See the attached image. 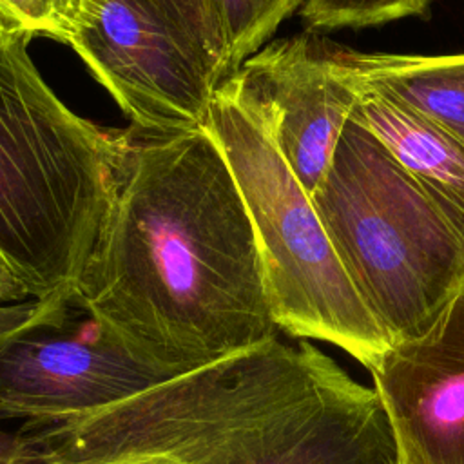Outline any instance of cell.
<instances>
[{"instance_id": "1", "label": "cell", "mask_w": 464, "mask_h": 464, "mask_svg": "<svg viewBox=\"0 0 464 464\" xmlns=\"http://www.w3.org/2000/svg\"><path fill=\"white\" fill-rule=\"evenodd\" d=\"M129 129L76 295L174 377L279 337L256 230L212 134Z\"/></svg>"}, {"instance_id": "2", "label": "cell", "mask_w": 464, "mask_h": 464, "mask_svg": "<svg viewBox=\"0 0 464 464\" xmlns=\"http://www.w3.org/2000/svg\"><path fill=\"white\" fill-rule=\"evenodd\" d=\"M13 440L40 464H399L375 390L279 337Z\"/></svg>"}, {"instance_id": "3", "label": "cell", "mask_w": 464, "mask_h": 464, "mask_svg": "<svg viewBox=\"0 0 464 464\" xmlns=\"http://www.w3.org/2000/svg\"><path fill=\"white\" fill-rule=\"evenodd\" d=\"M27 36H0V257L33 299L74 292L130 129L105 130L45 83Z\"/></svg>"}, {"instance_id": "4", "label": "cell", "mask_w": 464, "mask_h": 464, "mask_svg": "<svg viewBox=\"0 0 464 464\" xmlns=\"http://www.w3.org/2000/svg\"><path fill=\"white\" fill-rule=\"evenodd\" d=\"M312 201L390 344L424 334L462 288L464 227L352 118Z\"/></svg>"}, {"instance_id": "5", "label": "cell", "mask_w": 464, "mask_h": 464, "mask_svg": "<svg viewBox=\"0 0 464 464\" xmlns=\"http://www.w3.org/2000/svg\"><path fill=\"white\" fill-rule=\"evenodd\" d=\"M207 130L228 161L248 208L279 332L330 343L370 368L390 339L350 281L312 196L265 125L219 85Z\"/></svg>"}, {"instance_id": "6", "label": "cell", "mask_w": 464, "mask_h": 464, "mask_svg": "<svg viewBox=\"0 0 464 464\" xmlns=\"http://www.w3.org/2000/svg\"><path fill=\"white\" fill-rule=\"evenodd\" d=\"M172 377L140 357L76 292L38 299L27 321L0 335V420L65 422Z\"/></svg>"}, {"instance_id": "7", "label": "cell", "mask_w": 464, "mask_h": 464, "mask_svg": "<svg viewBox=\"0 0 464 464\" xmlns=\"http://www.w3.org/2000/svg\"><path fill=\"white\" fill-rule=\"evenodd\" d=\"M141 134L207 127L218 80L129 0H87L69 42Z\"/></svg>"}, {"instance_id": "8", "label": "cell", "mask_w": 464, "mask_h": 464, "mask_svg": "<svg viewBox=\"0 0 464 464\" xmlns=\"http://www.w3.org/2000/svg\"><path fill=\"white\" fill-rule=\"evenodd\" d=\"M221 85L259 118L312 196L357 100L355 87L334 65L326 40L312 34L272 40Z\"/></svg>"}, {"instance_id": "9", "label": "cell", "mask_w": 464, "mask_h": 464, "mask_svg": "<svg viewBox=\"0 0 464 464\" xmlns=\"http://www.w3.org/2000/svg\"><path fill=\"white\" fill-rule=\"evenodd\" d=\"M399 464H464V285L420 335L368 368Z\"/></svg>"}, {"instance_id": "10", "label": "cell", "mask_w": 464, "mask_h": 464, "mask_svg": "<svg viewBox=\"0 0 464 464\" xmlns=\"http://www.w3.org/2000/svg\"><path fill=\"white\" fill-rule=\"evenodd\" d=\"M355 91L357 100L350 118L373 134L393 160L464 227V143L386 92L364 87Z\"/></svg>"}, {"instance_id": "11", "label": "cell", "mask_w": 464, "mask_h": 464, "mask_svg": "<svg viewBox=\"0 0 464 464\" xmlns=\"http://www.w3.org/2000/svg\"><path fill=\"white\" fill-rule=\"evenodd\" d=\"M326 49L352 85L375 89L408 103L464 143V53H366L328 40Z\"/></svg>"}, {"instance_id": "12", "label": "cell", "mask_w": 464, "mask_h": 464, "mask_svg": "<svg viewBox=\"0 0 464 464\" xmlns=\"http://www.w3.org/2000/svg\"><path fill=\"white\" fill-rule=\"evenodd\" d=\"M178 40L221 85L228 76L227 42L216 0H129Z\"/></svg>"}, {"instance_id": "13", "label": "cell", "mask_w": 464, "mask_h": 464, "mask_svg": "<svg viewBox=\"0 0 464 464\" xmlns=\"http://www.w3.org/2000/svg\"><path fill=\"white\" fill-rule=\"evenodd\" d=\"M306 0H216L230 74L274 36L277 27Z\"/></svg>"}, {"instance_id": "14", "label": "cell", "mask_w": 464, "mask_h": 464, "mask_svg": "<svg viewBox=\"0 0 464 464\" xmlns=\"http://www.w3.org/2000/svg\"><path fill=\"white\" fill-rule=\"evenodd\" d=\"M87 0H0V34H45L69 44L82 29Z\"/></svg>"}, {"instance_id": "15", "label": "cell", "mask_w": 464, "mask_h": 464, "mask_svg": "<svg viewBox=\"0 0 464 464\" xmlns=\"http://www.w3.org/2000/svg\"><path fill=\"white\" fill-rule=\"evenodd\" d=\"M431 0H306L301 16L310 29L370 27L406 16H422Z\"/></svg>"}, {"instance_id": "16", "label": "cell", "mask_w": 464, "mask_h": 464, "mask_svg": "<svg viewBox=\"0 0 464 464\" xmlns=\"http://www.w3.org/2000/svg\"><path fill=\"white\" fill-rule=\"evenodd\" d=\"M29 299L33 297L27 294L24 285L14 277V274L0 257V304L24 303Z\"/></svg>"}, {"instance_id": "17", "label": "cell", "mask_w": 464, "mask_h": 464, "mask_svg": "<svg viewBox=\"0 0 464 464\" xmlns=\"http://www.w3.org/2000/svg\"><path fill=\"white\" fill-rule=\"evenodd\" d=\"M0 464H40L34 459H31L25 451H22L13 437L4 435L2 442H0ZM129 464H167V462H129Z\"/></svg>"}, {"instance_id": "18", "label": "cell", "mask_w": 464, "mask_h": 464, "mask_svg": "<svg viewBox=\"0 0 464 464\" xmlns=\"http://www.w3.org/2000/svg\"><path fill=\"white\" fill-rule=\"evenodd\" d=\"M0 439H2V431H0Z\"/></svg>"}, {"instance_id": "19", "label": "cell", "mask_w": 464, "mask_h": 464, "mask_svg": "<svg viewBox=\"0 0 464 464\" xmlns=\"http://www.w3.org/2000/svg\"><path fill=\"white\" fill-rule=\"evenodd\" d=\"M0 36H2V34H0Z\"/></svg>"}]
</instances>
